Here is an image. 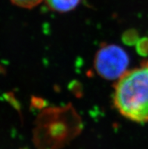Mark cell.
<instances>
[{
	"mask_svg": "<svg viewBox=\"0 0 148 149\" xmlns=\"http://www.w3.org/2000/svg\"><path fill=\"white\" fill-rule=\"evenodd\" d=\"M113 103L126 119L136 123H148V61L127 70L117 79Z\"/></svg>",
	"mask_w": 148,
	"mask_h": 149,
	"instance_id": "6da1fadb",
	"label": "cell"
},
{
	"mask_svg": "<svg viewBox=\"0 0 148 149\" xmlns=\"http://www.w3.org/2000/svg\"><path fill=\"white\" fill-rule=\"evenodd\" d=\"M128 65L127 53L116 45L101 48L94 60V67L98 74L107 79H120L127 71Z\"/></svg>",
	"mask_w": 148,
	"mask_h": 149,
	"instance_id": "7a4b0ae2",
	"label": "cell"
},
{
	"mask_svg": "<svg viewBox=\"0 0 148 149\" xmlns=\"http://www.w3.org/2000/svg\"><path fill=\"white\" fill-rule=\"evenodd\" d=\"M51 10L58 12H67L75 9L81 0H44Z\"/></svg>",
	"mask_w": 148,
	"mask_h": 149,
	"instance_id": "3957f363",
	"label": "cell"
},
{
	"mask_svg": "<svg viewBox=\"0 0 148 149\" xmlns=\"http://www.w3.org/2000/svg\"><path fill=\"white\" fill-rule=\"evenodd\" d=\"M11 2L17 7L30 9L40 5L42 0H10Z\"/></svg>",
	"mask_w": 148,
	"mask_h": 149,
	"instance_id": "277c9868",
	"label": "cell"
}]
</instances>
